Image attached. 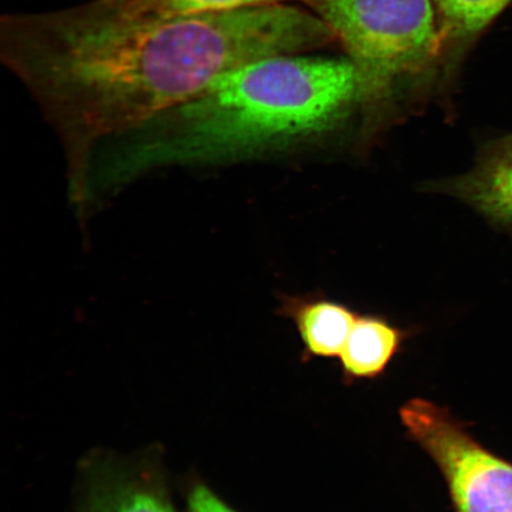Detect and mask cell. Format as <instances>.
<instances>
[{"label": "cell", "mask_w": 512, "mask_h": 512, "mask_svg": "<svg viewBox=\"0 0 512 512\" xmlns=\"http://www.w3.org/2000/svg\"><path fill=\"white\" fill-rule=\"evenodd\" d=\"M354 63L361 101L387 99L443 53L434 0H310Z\"/></svg>", "instance_id": "3957f363"}, {"label": "cell", "mask_w": 512, "mask_h": 512, "mask_svg": "<svg viewBox=\"0 0 512 512\" xmlns=\"http://www.w3.org/2000/svg\"><path fill=\"white\" fill-rule=\"evenodd\" d=\"M411 337L387 318L358 315L347 343L339 354L342 379L351 386L357 381H375L386 374Z\"/></svg>", "instance_id": "ba28073f"}, {"label": "cell", "mask_w": 512, "mask_h": 512, "mask_svg": "<svg viewBox=\"0 0 512 512\" xmlns=\"http://www.w3.org/2000/svg\"><path fill=\"white\" fill-rule=\"evenodd\" d=\"M399 415L407 437L437 465L453 512H512V463L480 444L450 409L412 399Z\"/></svg>", "instance_id": "277c9868"}, {"label": "cell", "mask_w": 512, "mask_h": 512, "mask_svg": "<svg viewBox=\"0 0 512 512\" xmlns=\"http://www.w3.org/2000/svg\"><path fill=\"white\" fill-rule=\"evenodd\" d=\"M512 0H434L441 48L463 54Z\"/></svg>", "instance_id": "30bf717a"}, {"label": "cell", "mask_w": 512, "mask_h": 512, "mask_svg": "<svg viewBox=\"0 0 512 512\" xmlns=\"http://www.w3.org/2000/svg\"><path fill=\"white\" fill-rule=\"evenodd\" d=\"M286 2L288 0H92L82 6L95 16L134 21L217 14Z\"/></svg>", "instance_id": "9c48e42d"}, {"label": "cell", "mask_w": 512, "mask_h": 512, "mask_svg": "<svg viewBox=\"0 0 512 512\" xmlns=\"http://www.w3.org/2000/svg\"><path fill=\"white\" fill-rule=\"evenodd\" d=\"M448 189L492 226L512 232V132L483 144L475 168Z\"/></svg>", "instance_id": "8992f818"}, {"label": "cell", "mask_w": 512, "mask_h": 512, "mask_svg": "<svg viewBox=\"0 0 512 512\" xmlns=\"http://www.w3.org/2000/svg\"><path fill=\"white\" fill-rule=\"evenodd\" d=\"M185 512H239L216 494L204 480L191 476L183 485Z\"/></svg>", "instance_id": "8fae6325"}, {"label": "cell", "mask_w": 512, "mask_h": 512, "mask_svg": "<svg viewBox=\"0 0 512 512\" xmlns=\"http://www.w3.org/2000/svg\"><path fill=\"white\" fill-rule=\"evenodd\" d=\"M361 101L350 60L277 55L222 74L183 105L127 134L101 163L124 183L174 165L238 162L331 130Z\"/></svg>", "instance_id": "7a4b0ae2"}, {"label": "cell", "mask_w": 512, "mask_h": 512, "mask_svg": "<svg viewBox=\"0 0 512 512\" xmlns=\"http://www.w3.org/2000/svg\"><path fill=\"white\" fill-rule=\"evenodd\" d=\"M278 312L296 325L304 345L303 362L338 357L358 317L348 305L312 296H285Z\"/></svg>", "instance_id": "52a82bcc"}, {"label": "cell", "mask_w": 512, "mask_h": 512, "mask_svg": "<svg viewBox=\"0 0 512 512\" xmlns=\"http://www.w3.org/2000/svg\"><path fill=\"white\" fill-rule=\"evenodd\" d=\"M74 512H178L162 457L94 454L82 464Z\"/></svg>", "instance_id": "5b68a950"}, {"label": "cell", "mask_w": 512, "mask_h": 512, "mask_svg": "<svg viewBox=\"0 0 512 512\" xmlns=\"http://www.w3.org/2000/svg\"><path fill=\"white\" fill-rule=\"evenodd\" d=\"M332 40L323 19L286 4L134 21L80 5L0 21V55L59 128L80 206L100 143L139 130L229 70Z\"/></svg>", "instance_id": "6da1fadb"}]
</instances>
